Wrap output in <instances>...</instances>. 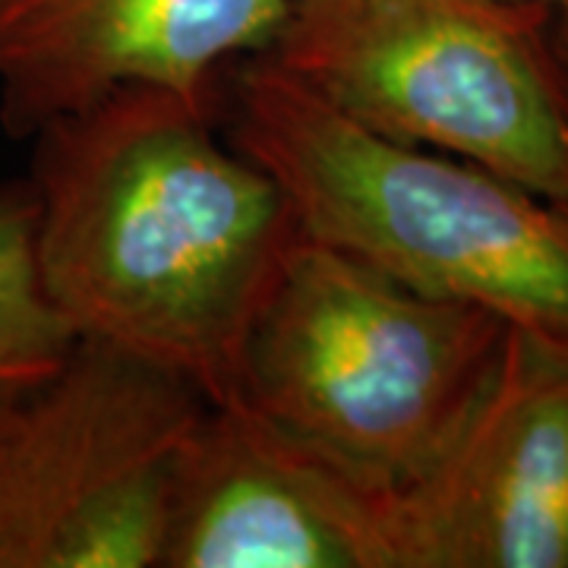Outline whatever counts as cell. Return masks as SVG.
Instances as JSON below:
<instances>
[{
    "label": "cell",
    "mask_w": 568,
    "mask_h": 568,
    "mask_svg": "<svg viewBox=\"0 0 568 568\" xmlns=\"http://www.w3.org/2000/svg\"><path fill=\"white\" fill-rule=\"evenodd\" d=\"M162 568H395L388 493L241 402L183 448Z\"/></svg>",
    "instance_id": "obj_7"
},
{
    "label": "cell",
    "mask_w": 568,
    "mask_h": 568,
    "mask_svg": "<svg viewBox=\"0 0 568 568\" xmlns=\"http://www.w3.org/2000/svg\"><path fill=\"white\" fill-rule=\"evenodd\" d=\"M227 136L278 183L304 237L568 345L566 203L373 133L263 54L234 67Z\"/></svg>",
    "instance_id": "obj_2"
},
{
    "label": "cell",
    "mask_w": 568,
    "mask_h": 568,
    "mask_svg": "<svg viewBox=\"0 0 568 568\" xmlns=\"http://www.w3.org/2000/svg\"><path fill=\"white\" fill-rule=\"evenodd\" d=\"M263 58L366 130L568 205L552 10L503 0H291Z\"/></svg>",
    "instance_id": "obj_4"
},
{
    "label": "cell",
    "mask_w": 568,
    "mask_h": 568,
    "mask_svg": "<svg viewBox=\"0 0 568 568\" xmlns=\"http://www.w3.org/2000/svg\"><path fill=\"white\" fill-rule=\"evenodd\" d=\"M0 402H3V398H0Z\"/></svg>",
    "instance_id": "obj_12"
},
{
    "label": "cell",
    "mask_w": 568,
    "mask_h": 568,
    "mask_svg": "<svg viewBox=\"0 0 568 568\" xmlns=\"http://www.w3.org/2000/svg\"><path fill=\"white\" fill-rule=\"evenodd\" d=\"M291 0H0V126L44 123L130 85L219 102L224 73L263 54Z\"/></svg>",
    "instance_id": "obj_8"
},
{
    "label": "cell",
    "mask_w": 568,
    "mask_h": 568,
    "mask_svg": "<svg viewBox=\"0 0 568 568\" xmlns=\"http://www.w3.org/2000/svg\"><path fill=\"white\" fill-rule=\"evenodd\" d=\"M203 392L77 342L0 402V568H162L178 465Z\"/></svg>",
    "instance_id": "obj_5"
},
{
    "label": "cell",
    "mask_w": 568,
    "mask_h": 568,
    "mask_svg": "<svg viewBox=\"0 0 568 568\" xmlns=\"http://www.w3.org/2000/svg\"><path fill=\"white\" fill-rule=\"evenodd\" d=\"M388 511L395 568H568V345L508 325L462 424Z\"/></svg>",
    "instance_id": "obj_6"
},
{
    "label": "cell",
    "mask_w": 568,
    "mask_h": 568,
    "mask_svg": "<svg viewBox=\"0 0 568 568\" xmlns=\"http://www.w3.org/2000/svg\"><path fill=\"white\" fill-rule=\"evenodd\" d=\"M552 44H556L568 85V0H556V7H552Z\"/></svg>",
    "instance_id": "obj_10"
},
{
    "label": "cell",
    "mask_w": 568,
    "mask_h": 568,
    "mask_svg": "<svg viewBox=\"0 0 568 568\" xmlns=\"http://www.w3.org/2000/svg\"><path fill=\"white\" fill-rule=\"evenodd\" d=\"M503 3H515V7H540V10H552L556 0H503Z\"/></svg>",
    "instance_id": "obj_11"
},
{
    "label": "cell",
    "mask_w": 568,
    "mask_h": 568,
    "mask_svg": "<svg viewBox=\"0 0 568 568\" xmlns=\"http://www.w3.org/2000/svg\"><path fill=\"white\" fill-rule=\"evenodd\" d=\"M29 183L0 186V398L51 376L77 338L48 304L36 265Z\"/></svg>",
    "instance_id": "obj_9"
},
{
    "label": "cell",
    "mask_w": 568,
    "mask_h": 568,
    "mask_svg": "<svg viewBox=\"0 0 568 568\" xmlns=\"http://www.w3.org/2000/svg\"><path fill=\"white\" fill-rule=\"evenodd\" d=\"M36 265L77 342L237 398L253 320L301 237L215 102L130 85L32 136Z\"/></svg>",
    "instance_id": "obj_1"
},
{
    "label": "cell",
    "mask_w": 568,
    "mask_h": 568,
    "mask_svg": "<svg viewBox=\"0 0 568 568\" xmlns=\"http://www.w3.org/2000/svg\"><path fill=\"white\" fill-rule=\"evenodd\" d=\"M508 323L297 237L253 320L237 398L369 487L424 470L487 383Z\"/></svg>",
    "instance_id": "obj_3"
}]
</instances>
